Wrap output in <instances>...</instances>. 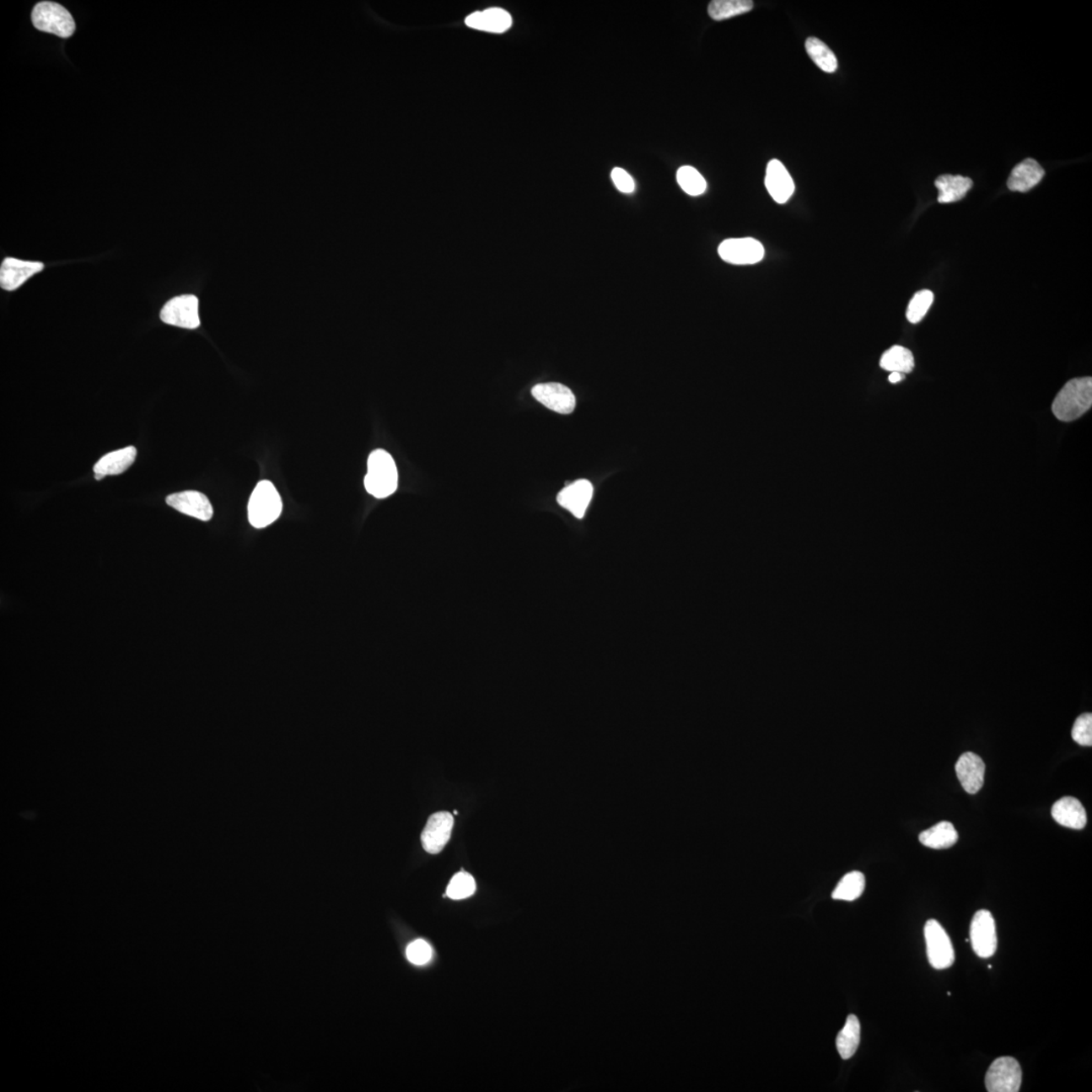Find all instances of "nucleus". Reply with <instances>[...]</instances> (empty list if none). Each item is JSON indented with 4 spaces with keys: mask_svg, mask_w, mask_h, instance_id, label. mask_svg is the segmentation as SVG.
<instances>
[{
    "mask_svg": "<svg viewBox=\"0 0 1092 1092\" xmlns=\"http://www.w3.org/2000/svg\"><path fill=\"white\" fill-rule=\"evenodd\" d=\"M1023 1073L1018 1060L1000 1057L990 1065L985 1076L989 1092H1018L1022 1085Z\"/></svg>",
    "mask_w": 1092,
    "mask_h": 1092,
    "instance_id": "423d86ee",
    "label": "nucleus"
},
{
    "mask_svg": "<svg viewBox=\"0 0 1092 1092\" xmlns=\"http://www.w3.org/2000/svg\"><path fill=\"white\" fill-rule=\"evenodd\" d=\"M718 254L725 262L735 266H750L763 261L765 248L763 244L754 238H731L720 244Z\"/></svg>",
    "mask_w": 1092,
    "mask_h": 1092,
    "instance_id": "1a4fd4ad",
    "label": "nucleus"
},
{
    "mask_svg": "<svg viewBox=\"0 0 1092 1092\" xmlns=\"http://www.w3.org/2000/svg\"><path fill=\"white\" fill-rule=\"evenodd\" d=\"M160 319L162 322L172 326L186 329L200 327L199 299L192 294L171 299L162 308Z\"/></svg>",
    "mask_w": 1092,
    "mask_h": 1092,
    "instance_id": "0eeeda50",
    "label": "nucleus"
},
{
    "mask_svg": "<svg viewBox=\"0 0 1092 1092\" xmlns=\"http://www.w3.org/2000/svg\"><path fill=\"white\" fill-rule=\"evenodd\" d=\"M465 24L472 29L486 30V32L490 33H503L510 29L512 18L506 10L495 8L469 15L465 19Z\"/></svg>",
    "mask_w": 1092,
    "mask_h": 1092,
    "instance_id": "aec40b11",
    "label": "nucleus"
},
{
    "mask_svg": "<svg viewBox=\"0 0 1092 1092\" xmlns=\"http://www.w3.org/2000/svg\"><path fill=\"white\" fill-rule=\"evenodd\" d=\"M1051 814L1056 822L1069 829L1083 830L1088 822L1084 805L1074 797L1066 796L1055 802Z\"/></svg>",
    "mask_w": 1092,
    "mask_h": 1092,
    "instance_id": "f3484780",
    "label": "nucleus"
},
{
    "mask_svg": "<svg viewBox=\"0 0 1092 1092\" xmlns=\"http://www.w3.org/2000/svg\"><path fill=\"white\" fill-rule=\"evenodd\" d=\"M533 397L546 408L557 413L571 414L576 408V397L572 390L558 383L536 385L531 390Z\"/></svg>",
    "mask_w": 1092,
    "mask_h": 1092,
    "instance_id": "9b49d317",
    "label": "nucleus"
},
{
    "mask_svg": "<svg viewBox=\"0 0 1092 1092\" xmlns=\"http://www.w3.org/2000/svg\"><path fill=\"white\" fill-rule=\"evenodd\" d=\"M865 884L864 874L859 871L847 873L837 884L831 896L836 901H854L864 892Z\"/></svg>",
    "mask_w": 1092,
    "mask_h": 1092,
    "instance_id": "a878e982",
    "label": "nucleus"
},
{
    "mask_svg": "<svg viewBox=\"0 0 1092 1092\" xmlns=\"http://www.w3.org/2000/svg\"><path fill=\"white\" fill-rule=\"evenodd\" d=\"M959 835L953 824L949 821L939 822L931 829L924 831L919 835V842L923 846L931 847V849L942 850L949 849L956 844Z\"/></svg>",
    "mask_w": 1092,
    "mask_h": 1092,
    "instance_id": "4be33fe9",
    "label": "nucleus"
},
{
    "mask_svg": "<svg viewBox=\"0 0 1092 1092\" xmlns=\"http://www.w3.org/2000/svg\"><path fill=\"white\" fill-rule=\"evenodd\" d=\"M44 269L42 262L24 261L17 258H5L0 267V286L13 292Z\"/></svg>",
    "mask_w": 1092,
    "mask_h": 1092,
    "instance_id": "ddd939ff",
    "label": "nucleus"
},
{
    "mask_svg": "<svg viewBox=\"0 0 1092 1092\" xmlns=\"http://www.w3.org/2000/svg\"><path fill=\"white\" fill-rule=\"evenodd\" d=\"M1092 379L1079 378L1069 380L1052 405L1055 417L1063 422H1071L1081 417L1091 408Z\"/></svg>",
    "mask_w": 1092,
    "mask_h": 1092,
    "instance_id": "f257e3e1",
    "label": "nucleus"
},
{
    "mask_svg": "<svg viewBox=\"0 0 1092 1092\" xmlns=\"http://www.w3.org/2000/svg\"><path fill=\"white\" fill-rule=\"evenodd\" d=\"M861 1041V1025L855 1014L847 1019L845 1027L836 1037V1048L841 1057L847 1060L853 1057L859 1047Z\"/></svg>",
    "mask_w": 1092,
    "mask_h": 1092,
    "instance_id": "5701e85b",
    "label": "nucleus"
},
{
    "mask_svg": "<svg viewBox=\"0 0 1092 1092\" xmlns=\"http://www.w3.org/2000/svg\"><path fill=\"white\" fill-rule=\"evenodd\" d=\"M805 49L807 54L816 64L817 67L827 73H834L837 69V59L836 55L830 49L829 46L822 42L820 39L810 37L806 40Z\"/></svg>",
    "mask_w": 1092,
    "mask_h": 1092,
    "instance_id": "393cba45",
    "label": "nucleus"
},
{
    "mask_svg": "<svg viewBox=\"0 0 1092 1092\" xmlns=\"http://www.w3.org/2000/svg\"><path fill=\"white\" fill-rule=\"evenodd\" d=\"M956 774L960 783L969 794H976L984 784L985 764L974 753H965L957 761Z\"/></svg>",
    "mask_w": 1092,
    "mask_h": 1092,
    "instance_id": "dca6fc26",
    "label": "nucleus"
},
{
    "mask_svg": "<svg viewBox=\"0 0 1092 1092\" xmlns=\"http://www.w3.org/2000/svg\"><path fill=\"white\" fill-rule=\"evenodd\" d=\"M455 819L449 812L440 811L431 815L424 827L421 841L429 854H438L450 840Z\"/></svg>",
    "mask_w": 1092,
    "mask_h": 1092,
    "instance_id": "9d476101",
    "label": "nucleus"
},
{
    "mask_svg": "<svg viewBox=\"0 0 1092 1092\" xmlns=\"http://www.w3.org/2000/svg\"><path fill=\"white\" fill-rule=\"evenodd\" d=\"M970 942L980 958L992 957L998 949L997 928L992 914L982 909L974 914L970 926Z\"/></svg>",
    "mask_w": 1092,
    "mask_h": 1092,
    "instance_id": "6e6552de",
    "label": "nucleus"
},
{
    "mask_svg": "<svg viewBox=\"0 0 1092 1092\" xmlns=\"http://www.w3.org/2000/svg\"><path fill=\"white\" fill-rule=\"evenodd\" d=\"M476 884L474 877L464 871L455 874L447 886L446 896L455 901L470 897L476 892Z\"/></svg>",
    "mask_w": 1092,
    "mask_h": 1092,
    "instance_id": "c85d7f7f",
    "label": "nucleus"
},
{
    "mask_svg": "<svg viewBox=\"0 0 1092 1092\" xmlns=\"http://www.w3.org/2000/svg\"><path fill=\"white\" fill-rule=\"evenodd\" d=\"M933 293L928 289L918 292L914 294L912 301L909 302L906 318L912 324H917L926 316L929 308L933 302Z\"/></svg>",
    "mask_w": 1092,
    "mask_h": 1092,
    "instance_id": "c756f323",
    "label": "nucleus"
},
{
    "mask_svg": "<svg viewBox=\"0 0 1092 1092\" xmlns=\"http://www.w3.org/2000/svg\"><path fill=\"white\" fill-rule=\"evenodd\" d=\"M677 180L686 194L692 196L702 195L707 189L704 177L692 166L680 167L677 172Z\"/></svg>",
    "mask_w": 1092,
    "mask_h": 1092,
    "instance_id": "cd10ccee",
    "label": "nucleus"
},
{
    "mask_svg": "<svg viewBox=\"0 0 1092 1092\" xmlns=\"http://www.w3.org/2000/svg\"><path fill=\"white\" fill-rule=\"evenodd\" d=\"M754 3L750 0H714L708 5V13L714 20H724L750 12Z\"/></svg>",
    "mask_w": 1092,
    "mask_h": 1092,
    "instance_id": "bb28decb",
    "label": "nucleus"
},
{
    "mask_svg": "<svg viewBox=\"0 0 1092 1092\" xmlns=\"http://www.w3.org/2000/svg\"><path fill=\"white\" fill-rule=\"evenodd\" d=\"M364 486L369 494L378 499L393 495L397 490L398 470L389 452L378 449L370 454Z\"/></svg>",
    "mask_w": 1092,
    "mask_h": 1092,
    "instance_id": "f03ea898",
    "label": "nucleus"
},
{
    "mask_svg": "<svg viewBox=\"0 0 1092 1092\" xmlns=\"http://www.w3.org/2000/svg\"><path fill=\"white\" fill-rule=\"evenodd\" d=\"M1071 735L1076 743L1080 745L1091 746L1092 745V715L1084 713L1076 719Z\"/></svg>",
    "mask_w": 1092,
    "mask_h": 1092,
    "instance_id": "7c9ffc66",
    "label": "nucleus"
},
{
    "mask_svg": "<svg viewBox=\"0 0 1092 1092\" xmlns=\"http://www.w3.org/2000/svg\"><path fill=\"white\" fill-rule=\"evenodd\" d=\"M924 938L929 964L938 970L951 967L955 961L954 948L941 923L929 919L924 926Z\"/></svg>",
    "mask_w": 1092,
    "mask_h": 1092,
    "instance_id": "39448f33",
    "label": "nucleus"
},
{
    "mask_svg": "<svg viewBox=\"0 0 1092 1092\" xmlns=\"http://www.w3.org/2000/svg\"><path fill=\"white\" fill-rule=\"evenodd\" d=\"M32 20L35 28L61 38H69L75 32L73 15L62 5L44 2L33 9Z\"/></svg>",
    "mask_w": 1092,
    "mask_h": 1092,
    "instance_id": "20e7f679",
    "label": "nucleus"
},
{
    "mask_svg": "<svg viewBox=\"0 0 1092 1092\" xmlns=\"http://www.w3.org/2000/svg\"><path fill=\"white\" fill-rule=\"evenodd\" d=\"M406 954L411 963L422 966L433 958V948L424 939H417L409 944Z\"/></svg>",
    "mask_w": 1092,
    "mask_h": 1092,
    "instance_id": "2f4dec72",
    "label": "nucleus"
},
{
    "mask_svg": "<svg viewBox=\"0 0 1092 1092\" xmlns=\"http://www.w3.org/2000/svg\"><path fill=\"white\" fill-rule=\"evenodd\" d=\"M137 455V449L134 446L126 447V449L110 452V454L101 457L96 462L94 467L95 479L101 480L106 476H116L123 474L124 471L134 464Z\"/></svg>",
    "mask_w": 1092,
    "mask_h": 1092,
    "instance_id": "a211bd4d",
    "label": "nucleus"
},
{
    "mask_svg": "<svg viewBox=\"0 0 1092 1092\" xmlns=\"http://www.w3.org/2000/svg\"><path fill=\"white\" fill-rule=\"evenodd\" d=\"M904 378L906 377H904L903 374L891 373L890 375H889L888 379H889V382H890L891 384H898V383H901V380L904 379Z\"/></svg>",
    "mask_w": 1092,
    "mask_h": 1092,
    "instance_id": "72a5a7b5",
    "label": "nucleus"
},
{
    "mask_svg": "<svg viewBox=\"0 0 1092 1092\" xmlns=\"http://www.w3.org/2000/svg\"><path fill=\"white\" fill-rule=\"evenodd\" d=\"M282 511V498L272 482H258L248 504V517L251 525L256 528L267 527L281 516Z\"/></svg>",
    "mask_w": 1092,
    "mask_h": 1092,
    "instance_id": "7ed1b4c3",
    "label": "nucleus"
},
{
    "mask_svg": "<svg viewBox=\"0 0 1092 1092\" xmlns=\"http://www.w3.org/2000/svg\"><path fill=\"white\" fill-rule=\"evenodd\" d=\"M880 367L884 370L890 373H901L903 374L912 372L914 368V358L911 350L899 347L888 349L884 352L880 359Z\"/></svg>",
    "mask_w": 1092,
    "mask_h": 1092,
    "instance_id": "b1692460",
    "label": "nucleus"
},
{
    "mask_svg": "<svg viewBox=\"0 0 1092 1092\" xmlns=\"http://www.w3.org/2000/svg\"><path fill=\"white\" fill-rule=\"evenodd\" d=\"M765 185L769 194L778 204H785L793 196V180L781 161L771 160L767 166Z\"/></svg>",
    "mask_w": 1092,
    "mask_h": 1092,
    "instance_id": "4468645a",
    "label": "nucleus"
},
{
    "mask_svg": "<svg viewBox=\"0 0 1092 1092\" xmlns=\"http://www.w3.org/2000/svg\"><path fill=\"white\" fill-rule=\"evenodd\" d=\"M1045 175V170L1037 161L1025 159L1014 167L1008 180L1009 189L1012 191L1027 192L1040 184Z\"/></svg>",
    "mask_w": 1092,
    "mask_h": 1092,
    "instance_id": "6ab92c4d",
    "label": "nucleus"
},
{
    "mask_svg": "<svg viewBox=\"0 0 1092 1092\" xmlns=\"http://www.w3.org/2000/svg\"><path fill=\"white\" fill-rule=\"evenodd\" d=\"M166 503L175 510L202 521L212 519L214 510L207 496L196 491L176 492L166 498Z\"/></svg>",
    "mask_w": 1092,
    "mask_h": 1092,
    "instance_id": "f8f14e48",
    "label": "nucleus"
},
{
    "mask_svg": "<svg viewBox=\"0 0 1092 1092\" xmlns=\"http://www.w3.org/2000/svg\"><path fill=\"white\" fill-rule=\"evenodd\" d=\"M934 186L939 190V202L949 204L964 199L971 190L973 181L968 177L946 175L939 176Z\"/></svg>",
    "mask_w": 1092,
    "mask_h": 1092,
    "instance_id": "412c9836",
    "label": "nucleus"
},
{
    "mask_svg": "<svg viewBox=\"0 0 1092 1092\" xmlns=\"http://www.w3.org/2000/svg\"><path fill=\"white\" fill-rule=\"evenodd\" d=\"M593 486L588 480H578L558 492L557 503L572 514L582 519L593 497Z\"/></svg>",
    "mask_w": 1092,
    "mask_h": 1092,
    "instance_id": "2eb2a0df",
    "label": "nucleus"
},
{
    "mask_svg": "<svg viewBox=\"0 0 1092 1092\" xmlns=\"http://www.w3.org/2000/svg\"><path fill=\"white\" fill-rule=\"evenodd\" d=\"M611 179L617 190L624 192V194H631L636 189V184H634L632 175L627 170L619 169V167L612 170Z\"/></svg>",
    "mask_w": 1092,
    "mask_h": 1092,
    "instance_id": "473e14b6",
    "label": "nucleus"
}]
</instances>
